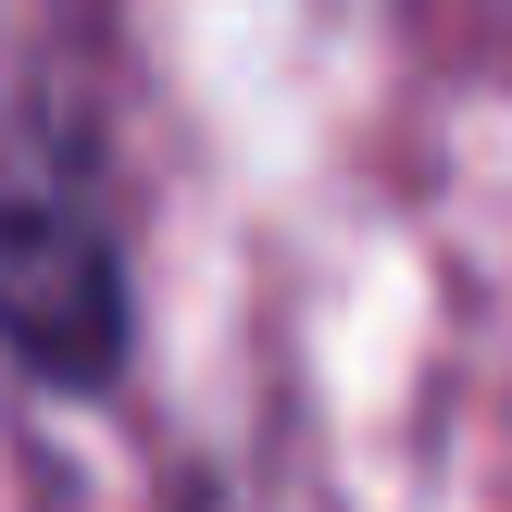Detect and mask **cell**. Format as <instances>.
Wrapping results in <instances>:
<instances>
[{
	"mask_svg": "<svg viewBox=\"0 0 512 512\" xmlns=\"http://www.w3.org/2000/svg\"><path fill=\"white\" fill-rule=\"evenodd\" d=\"M0 350L38 388H113L125 363V263L38 125H0Z\"/></svg>",
	"mask_w": 512,
	"mask_h": 512,
	"instance_id": "obj_1",
	"label": "cell"
}]
</instances>
